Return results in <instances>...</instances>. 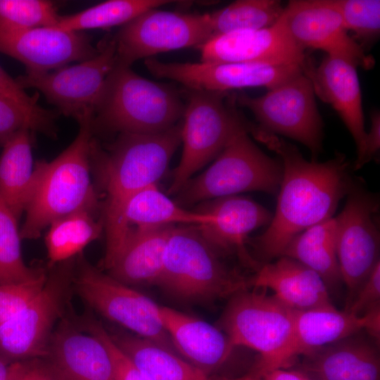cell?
Listing matches in <instances>:
<instances>
[{
  "instance_id": "cell-1",
  "label": "cell",
  "mask_w": 380,
  "mask_h": 380,
  "mask_svg": "<svg viewBox=\"0 0 380 380\" xmlns=\"http://www.w3.org/2000/svg\"><path fill=\"white\" fill-rule=\"evenodd\" d=\"M248 132L275 153L282 165L275 214L253 241L262 265L281 257L300 233L333 217L353 181L343 154L324 162L309 161L296 146L257 125L251 123Z\"/></svg>"
},
{
  "instance_id": "cell-2",
  "label": "cell",
  "mask_w": 380,
  "mask_h": 380,
  "mask_svg": "<svg viewBox=\"0 0 380 380\" xmlns=\"http://www.w3.org/2000/svg\"><path fill=\"white\" fill-rule=\"evenodd\" d=\"M182 122L154 134H119L104 150L93 137L91 168L97 172L104 194L101 206L106 247L113 241L128 200L145 188L157 184L182 144Z\"/></svg>"
},
{
  "instance_id": "cell-3",
  "label": "cell",
  "mask_w": 380,
  "mask_h": 380,
  "mask_svg": "<svg viewBox=\"0 0 380 380\" xmlns=\"http://www.w3.org/2000/svg\"><path fill=\"white\" fill-rule=\"evenodd\" d=\"M94 111L77 122L79 132L74 141L51 161H35L39 174L33 195L25 210L20 229L22 240L40 237L54 220L80 210L97 213L101 202L91 180L90 144L94 137Z\"/></svg>"
},
{
  "instance_id": "cell-4",
  "label": "cell",
  "mask_w": 380,
  "mask_h": 380,
  "mask_svg": "<svg viewBox=\"0 0 380 380\" xmlns=\"http://www.w3.org/2000/svg\"><path fill=\"white\" fill-rule=\"evenodd\" d=\"M184 103L179 93L134 72L114 66L108 75L92 120L93 134H154L181 120Z\"/></svg>"
},
{
  "instance_id": "cell-5",
  "label": "cell",
  "mask_w": 380,
  "mask_h": 380,
  "mask_svg": "<svg viewBox=\"0 0 380 380\" xmlns=\"http://www.w3.org/2000/svg\"><path fill=\"white\" fill-rule=\"evenodd\" d=\"M196 225L175 226L156 286L189 303H210L251 289L250 277L229 267Z\"/></svg>"
},
{
  "instance_id": "cell-6",
  "label": "cell",
  "mask_w": 380,
  "mask_h": 380,
  "mask_svg": "<svg viewBox=\"0 0 380 380\" xmlns=\"http://www.w3.org/2000/svg\"><path fill=\"white\" fill-rule=\"evenodd\" d=\"M182 127V157L168 194H177L192 176L216 158L239 132L248 130L229 92L186 89Z\"/></svg>"
},
{
  "instance_id": "cell-7",
  "label": "cell",
  "mask_w": 380,
  "mask_h": 380,
  "mask_svg": "<svg viewBox=\"0 0 380 380\" xmlns=\"http://www.w3.org/2000/svg\"><path fill=\"white\" fill-rule=\"evenodd\" d=\"M248 133L243 130L232 137L213 163L176 194L175 203L184 208L246 191L277 193L281 163L261 151Z\"/></svg>"
},
{
  "instance_id": "cell-8",
  "label": "cell",
  "mask_w": 380,
  "mask_h": 380,
  "mask_svg": "<svg viewBox=\"0 0 380 380\" xmlns=\"http://www.w3.org/2000/svg\"><path fill=\"white\" fill-rule=\"evenodd\" d=\"M266 291L251 288L232 295L217 327L234 347H246L259 353L253 367L258 373L272 369L291 338L296 314V310Z\"/></svg>"
},
{
  "instance_id": "cell-9",
  "label": "cell",
  "mask_w": 380,
  "mask_h": 380,
  "mask_svg": "<svg viewBox=\"0 0 380 380\" xmlns=\"http://www.w3.org/2000/svg\"><path fill=\"white\" fill-rule=\"evenodd\" d=\"M75 258L49 270L40 293L0 325V356L9 362L45 358L53 331L70 310Z\"/></svg>"
},
{
  "instance_id": "cell-10",
  "label": "cell",
  "mask_w": 380,
  "mask_h": 380,
  "mask_svg": "<svg viewBox=\"0 0 380 380\" xmlns=\"http://www.w3.org/2000/svg\"><path fill=\"white\" fill-rule=\"evenodd\" d=\"M73 290L103 317L177 353L160 318L159 306L94 266L82 253L75 258Z\"/></svg>"
},
{
  "instance_id": "cell-11",
  "label": "cell",
  "mask_w": 380,
  "mask_h": 380,
  "mask_svg": "<svg viewBox=\"0 0 380 380\" xmlns=\"http://www.w3.org/2000/svg\"><path fill=\"white\" fill-rule=\"evenodd\" d=\"M236 106L248 108L259 127L294 139L310 151L313 160L322 150L323 124L309 77L301 72L261 96L234 94Z\"/></svg>"
},
{
  "instance_id": "cell-12",
  "label": "cell",
  "mask_w": 380,
  "mask_h": 380,
  "mask_svg": "<svg viewBox=\"0 0 380 380\" xmlns=\"http://www.w3.org/2000/svg\"><path fill=\"white\" fill-rule=\"evenodd\" d=\"M345 206L336 222V247L346 309L359 289L379 262L380 236L376 220V195L353 182Z\"/></svg>"
},
{
  "instance_id": "cell-13",
  "label": "cell",
  "mask_w": 380,
  "mask_h": 380,
  "mask_svg": "<svg viewBox=\"0 0 380 380\" xmlns=\"http://www.w3.org/2000/svg\"><path fill=\"white\" fill-rule=\"evenodd\" d=\"M213 36L208 13L148 10L123 25L115 36V66L165 51L199 46Z\"/></svg>"
},
{
  "instance_id": "cell-14",
  "label": "cell",
  "mask_w": 380,
  "mask_h": 380,
  "mask_svg": "<svg viewBox=\"0 0 380 380\" xmlns=\"http://www.w3.org/2000/svg\"><path fill=\"white\" fill-rule=\"evenodd\" d=\"M97 46L99 53L91 58L46 72H26L15 80L23 89H38L60 114L77 121L87 112L94 113L105 81L115 66L113 36H106Z\"/></svg>"
},
{
  "instance_id": "cell-15",
  "label": "cell",
  "mask_w": 380,
  "mask_h": 380,
  "mask_svg": "<svg viewBox=\"0 0 380 380\" xmlns=\"http://www.w3.org/2000/svg\"><path fill=\"white\" fill-rule=\"evenodd\" d=\"M144 64L156 77L176 81L186 89L224 92L255 87H264L268 90L305 72L302 67L294 64L165 63L153 58H146Z\"/></svg>"
},
{
  "instance_id": "cell-16",
  "label": "cell",
  "mask_w": 380,
  "mask_h": 380,
  "mask_svg": "<svg viewBox=\"0 0 380 380\" xmlns=\"http://www.w3.org/2000/svg\"><path fill=\"white\" fill-rule=\"evenodd\" d=\"M282 18L293 41L301 48L324 51L365 70L374 65L372 56L349 35L334 0H292Z\"/></svg>"
},
{
  "instance_id": "cell-17",
  "label": "cell",
  "mask_w": 380,
  "mask_h": 380,
  "mask_svg": "<svg viewBox=\"0 0 380 380\" xmlns=\"http://www.w3.org/2000/svg\"><path fill=\"white\" fill-rule=\"evenodd\" d=\"M197 48L202 62L294 64L302 67L306 75L314 68L305 49L291 37L282 15L270 27L215 35Z\"/></svg>"
},
{
  "instance_id": "cell-18",
  "label": "cell",
  "mask_w": 380,
  "mask_h": 380,
  "mask_svg": "<svg viewBox=\"0 0 380 380\" xmlns=\"http://www.w3.org/2000/svg\"><path fill=\"white\" fill-rule=\"evenodd\" d=\"M0 53L20 61L26 72L42 73L91 58L99 47L82 32L56 27L0 29Z\"/></svg>"
},
{
  "instance_id": "cell-19",
  "label": "cell",
  "mask_w": 380,
  "mask_h": 380,
  "mask_svg": "<svg viewBox=\"0 0 380 380\" xmlns=\"http://www.w3.org/2000/svg\"><path fill=\"white\" fill-rule=\"evenodd\" d=\"M196 210L212 216L210 221L196 227L215 251L222 255H237L255 271L259 267L246 244L251 232L270 223L273 215L267 208L248 198L233 195L201 203Z\"/></svg>"
},
{
  "instance_id": "cell-20",
  "label": "cell",
  "mask_w": 380,
  "mask_h": 380,
  "mask_svg": "<svg viewBox=\"0 0 380 380\" xmlns=\"http://www.w3.org/2000/svg\"><path fill=\"white\" fill-rule=\"evenodd\" d=\"M45 358L60 380H115L108 350L70 310L57 324Z\"/></svg>"
},
{
  "instance_id": "cell-21",
  "label": "cell",
  "mask_w": 380,
  "mask_h": 380,
  "mask_svg": "<svg viewBox=\"0 0 380 380\" xmlns=\"http://www.w3.org/2000/svg\"><path fill=\"white\" fill-rule=\"evenodd\" d=\"M309 78L315 95L334 108L351 134L357 154L355 166L363 156L367 137L357 66L345 59L326 56Z\"/></svg>"
},
{
  "instance_id": "cell-22",
  "label": "cell",
  "mask_w": 380,
  "mask_h": 380,
  "mask_svg": "<svg viewBox=\"0 0 380 380\" xmlns=\"http://www.w3.org/2000/svg\"><path fill=\"white\" fill-rule=\"evenodd\" d=\"M362 331L301 357L296 369L314 380H380L379 345Z\"/></svg>"
},
{
  "instance_id": "cell-23",
  "label": "cell",
  "mask_w": 380,
  "mask_h": 380,
  "mask_svg": "<svg viewBox=\"0 0 380 380\" xmlns=\"http://www.w3.org/2000/svg\"><path fill=\"white\" fill-rule=\"evenodd\" d=\"M158 310L177 353L205 374L213 376L229 359L236 347L217 327L168 307Z\"/></svg>"
},
{
  "instance_id": "cell-24",
  "label": "cell",
  "mask_w": 380,
  "mask_h": 380,
  "mask_svg": "<svg viewBox=\"0 0 380 380\" xmlns=\"http://www.w3.org/2000/svg\"><path fill=\"white\" fill-rule=\"evenodd\" d=\"M366 321L365 315L356 316L334 305L296 310L291 338L270 370L289 368L299 357L364 331Z\"/></svg>"
},
{
  "instance_id": "cell-25",
  "label": "cell",
  "mask_w": 380,
  "mask_h": 380,
  "mask_svg": "<svg viewBox=\"0 0 380 380\" xmlns=\"http://www.w3.org/2000/svg\"><path fill=\"white\" fill-rule=\"evenodd\" d=\"M251 277V288L270 289L289 308L302 311L333 306L322 279L300 262L281 256L260 265Z\"/></svg>"
},
{
  "instance_id": "cell-26",
  "label": "cell",
  "mask_w": 380,
  "mask_h": 380,
  "mask_svg": "<svg viewBox=\"0 0 380 380\" xmlns=\"http://www.w3.org/2000/svg\"><path fill=\"white\" fill-rule=\"evenodd\" d=\"M175 226L134 228L107 274L134 287L156 286L170 232Z\"/></svg>"
},
{
  "instance_id": "cell-27",
  "label": "cell",
  "mask_w": 380,
  "mask_h": 380,
  "mask_svg": "<svg viewBox=\"0 0 380 380\" xmlns=\"http://www.w3.org/2000/svg\"><path fill=\"white\" fill-rule=\"evenodd\" d=\"M31 132L23 129L15 133L4 144L0 155V195L18 220L25 213L38 179Z\"/></svg>"
},
{
  "instance_id": "cell-28",
  "label": "cell",
  "mask_w": 380,
  "mask_h": 380,
  "mask_svg": "<svg viewBox=\"0 0 380 380\" xmlns=\"http://www.w3.org/2000/svg\"><path fill=\"white\" fill-rule=\"evenodd\" d=\"M108 332L115 345L149 380H210L179 355L149 339L126 330Z\"/></svg>"
},
{
  "instance_id": "cell-29",
  "label": "cell",
  "mask_w": 380,
  "mask_h": 380,
  "mask_svg": "<svg viewBox=\"0 0 380 380\" xmlns=\"http://www.w3.org/2000/svg\"><path fill=\"white\" fill-rule=\"evenodd\" d=\"M334 217L315 224L296 236L281 256L294 259L316 272L330 293H337L343 285L336 247Z\"/></svg>"
},
{
  "instance_id": "cell-30",
  "label": "cell",
  "mask_w": 380,
  "mask_h": 380,
  "mask_svg": "<svg viewBox=\"0 0 380 380\" xmlns=\"http://www.w3.org/2000/svg\"><path fill=\"white\" fill-rule=\"evenodd\" d=\"M47 228L45 244L49 269L75 258L104 232L102 218L98 219L96 213L89 210H80L60 217Z\"/></svg>"
},
{
  "instance_id": "cell-31",
  "label": "cell",
  "mask_w": 380,
  "mask_h": 380,
  "mask_svg": "<svg viewBox=\"0 0 380 380\" xmlns=\"http://www.w3.org/2000/svg\"><path fill=\"white\" fill-rule=\"evenodd\" d=\"M172 2L167 0H108L79 13L61 15L58 28L81 32L123 25L141 13Z\"/></svg>"
},
{
  "instance_id": "cell-32",
  "label": "cell",
  "mask_w": 380,
  "mask_h": 380,
  "mask_svg": "<svg viewBox=\"0 0 380 380\" xmlns=\"http://www.w3.org/2000/svg\"><path fill=\"white\" fill-rule=\"evenodd\" d=\"M284 7L277 0H238L208 13L213 36L228 32L260 30L274 25Z\"/></svg>"
},
{
  "instance_id": "cell-33",
  "label": "cell",
  "mask_w": 380,
  "mask_h": 380,
  "mask_svg": "<svg viewBox=\"0 0 380 380\" xmlns=\"http://www.w3.org/2000/svg\"><path fill=\"white\" fill-rule=\"evenodd\" d=\"M18 221L0 195V285L27 281L44 271L25 265Z\"/></svg>"
},
{
  "instance_id": "cell-34",
  "label": "cell",
  "mask_w": 380,
  "mask_h": 380,
  "mask_svg": "<svg viewBox=\"0 0 380 380\" xmlns=\"http://www.w3.org/2000/svg\"><path fill=\"white\" fill-rule=\"evenodd\" d=\"M61 15L56 4L46 0H0V29L56 27Z\"/></svg>"
},
{
  "instance_id": "cell-35",
  "label": "cell",
  "mask_w": 380,
  "mask_h": 380,
  "mask_svg": "<svg viewBox=\"0 0 380 380\" xmlns=\"http://www.w3.org/2000/svg\"><path fill=\"white\" fill-rule=\"evenodd\" d=\"M334 3L345 29L362 48L377 39L380 32L379 0H334Z\"/></svg>"
},
{
  "instance_id": "cell-36",
  "label": "cell",
  "mask_w": 380,
  "mask_h": 380,
  "mask_svg": "<svg viewBox=\"0 0 380 380\" xmlns=\"http://www.w3.org/2000/svg\"><path fill=\"white\" fill-rule=\"evenodd\" d=\"M0 94L17 103L34 122L37 132L55 138L57 128L55 124L60 113L56 110H48L41 107L38 103L39 94L29 96L1 66Z\"/></svg>"
},
{
  "instance_id": "cell-37",
  "label": "cell",
  "mask_w": 380,
  "mask_h": 380,
  "mask_svg": "<svg viewBox=\"0 0 380 380\" xmlns=\"http://www.w3.org/2000/svg\"><path fill=\"white\" fill-rule=\"evenodd\" d=\"M46 278L47 273L44 270L27 281L0 285V325L30 303L42 290Z\"/></svg>"
},
{
  "instance_id": "cell-38",
  "label": "cell",
  "mask_w": 380,
  "mask_h": 380,
  "mask_svg": "<svg viewBox=\"0 0 380 380\" xmlns=\"http://www.w3.org/2000/svg\"><path fill=\"white\" fill-rule=\"evenodd\" d=\"M84 329L96 336L108 350L115 380H149L115 345L101 322L89 317L84 323Z\"/></svg>"
},
{
  "instance_id": "cell-39",
  "label": "cell",
  "mask_w": 380,
  "mask_h": 380,
  "mask_svg": "<svg viewBox=\"0 0 380 380\" xmlns=\"http://www.w3.org/2000/svg\"><path fill=\"white\" fill-rule=\"evenodd\" d=\"M23 129L37 132L27 113L14 101L0 94V146Z\"/></svg>"
},
{
  "instance_id": "cell-40",
  "label": "cell",
  "mask_w": 380,
  "mask_h": 380,
  "mask_svg": "<svg viewBox=\"0 0 380 380\" xmlns=\"http://www.w3.org/2000/svg\"><path fill=\"white\" fill-rule=\"evenodd\" d=\"M380 305V262L357 291L350 305L344 310L362 316L372 308Z\"/></svg>"
},
{
  "instance_id": "cell-41",
  "label": "cell",
  "mask_w": 380,
  "mask_h": 380,
  "mask_svg": "<svg viewBox=\"0 0 380 380\" xmlns=\"http://www.w3.org/2000/svg\"><path fill=\"white\" fill-rule=\"evenodd\" d=\"M12 380H60L46 359H28L12 362Z\"/></svg>"
},
{
  "instance_id": "cell-42",
  "label": "cell",
  "mask_w": 380,
  "mask_h": 380,
  "mask_svg": "<svg viewBox=\"0 0 380 380\" xmlns=\"http://www.w3.org/2000/svg\"><path fill=\"white\" fill-rule=\"evenodd\" d=\"M380 148V115L374 111L371 115V126L367 132L365 148L361 160L355 166L354 170L361 168L369 162Z\"/></svg>"
},
{
  "instance_id": "cell-43",
  "label": "cell",
  "mask_w": 380,
  "mask_h": 380,
  "mask_svg": "<svg viewBox=\"0 0 380 380\" xmlns=\"http://www.w3.org/2000/svg\"><path fill=\"white\" fill-rule=\"evenodd\" d=\"M258 374L260 380H314L300 369L291 367L275 369Z\"/></svg>"
},
{
  "instance_id": "cell-44",
  "label": "cell",
  "mask_w": 380,
  "mask_h": 380,
  "mask_svg": "<svg viewBox=\"0 0 380 380\" xmlns=\"http://www.w3.org/2000/svg\"><path fill=\"white\" fill-rule=\"evenodd\" d=\"M367 321L364 331L378 345L380 339V305H376L364 314Z\"/></svg>"
},
{
  "instance_id": "cell-45",
  "label": "cell",
  "mask_w": 380,
  "mask_h": 380,
  "mask_svg": "<svg viewBox=\"0 0 380 380\" xmlns=\"http://www.w3.org/2000/svg\"><path fill=\"white\" fill-rule=\"evenodd\" d=\"M210 380H260L259 374L253 369L247 374L239 377L213 375L210 376Z\"/></svg>"
},
{
  "instance_id": "cell-46",
  "label": "cell",
  "mask_w": 380,
  "mask_h": 380,
  "mask_svg": "<svg viewBox=\"0 0 380 380\" xmlns=\"http://www.w3.org/2000/svg\"><path fill=\"white\" fill-rule=\"evenodd\" d=\"M0 380H12V362L0 356Z\"/></svg>"
}]
</instances>
